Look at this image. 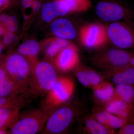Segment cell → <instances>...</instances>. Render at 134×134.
I'll list each match as a JSON object with an SVG mask.
<instances>
[{
  "mask_svg": "<svg viewBox=\"0 0 134 134\" xmlns=\"http://www.w3.org/2000/svg\"><path fill=\"white\" fill-rule=\"evenodd\" d=\"M58 76L57 70L51 63L38 62L33 67L29 82L30 97L44 98L55 84Z\"/></svg>",
  "mask_w": 134,
  "mask_h": 134,
  "instance_id": "1",
  "label": "cell"
},
{
  "mask_svg": "<svg viewBox=\"0 0 134 134\" xmlns=\"http://www.w3.org/2000/svg\"><path fill=\"white\" fill-rule=\"evenodd\" d=\"M51 111L40 107L19 112L9 127L11 134H36L41 133Z\"/></svg>",
  "mask_w": 134,
  "mask_h": 134,
  "instance_id": "2",
  "label": "cell"
},
{
  "mask_svg": "<svg viewBox=\"0 0 134 134\" xmlns=\"http://www.w3.org/2000/svg\"><path fill=\"white\" fill-rule=\"evenodd\" d=\"M79 112L77 105L69 101L55 108L50 113L41 134L65 133L75 122Z\"/></svg>",
  "mask_w": 134,
  "mask_h": 134,
  "instance_id": "3",
  "label": "cell"
},
{
  "mask_svg": "<svg viewBox=\"0 0 134 134\" xmlns=\"http://www.w3.org/2000/svg\"><path fill=\"white\" fill-rule=\"evenodd\" d=\"M74 80L69 76L59 75L53 87L44 97L40 107L52 112L68 103L74 93Z\"/></svg>",
  "mask_w": 134,
  "mask_h": 134,
  "instance_id": "4",
  "label": "cell"
},
{
  "mask_svg": "<svg viewBox=\"0 0 134 134\" xmlns=\"http://www.w3.org/2000/svg\"><path fill=\"white\" fill-rule=\"evenodd\" d=\"M96 12L105 21L134 22V10L119 0H99L96 5Z\"/></svg>",
  "mask_w": 134,
  "mask_h": 134,
  "instance_id": "5",
  "label": "cell"
},
{
  "mask_svg": "<svg viewBox=\"0 0 134 134\" xmlns=\"http://www.w3.org/2000/svg\"><path fill=\"white\" fill-rule=\"evenodd\" d=\"M3 63L5 69L10 77L19 86L29 92L28 85L32 68L27 59L18 53H13L3 57Z\"/></svg>",
  "mask_w": 134,
  "mask_h": 134,
  "instance_id": "6",
  "label": "cell"
},
{
  "mask_svg": "<svg viewBox=\"0 0 134 134\" xmlns=\"http://www.w3.org/2000/svg\"><path fill=\"white\" fill-rule=\"evenodd\" d=\"M134 22H113L106 27L108 39L115 47L123 50L134 48Z\"/></svg>",
  "mask_w": 134,
  "mask_h": 134,
  "instance_id": "7",
  "label": "cell"
},
{
  "mask_svg": "<svg viewBox=\"0 0 134 134\" xmlns=\"http://www.w3.org/2000/svg\"><path fill=\"white\" fill-rule=\"evenodd\" d=\"M131 52L116 48H107L97 53L92 58L96 66L107 70L129 65Z\"/></svg>",
  "mask_w": 134,
  "mask_h": 134,
  "instance_id": "8",
  "label": "cell"
},
{
  "mask_svg": "<svg viewBox=\"0 0 134 134\" xmlns=\"http://www.w3.org/2000/svg\"><path fill=\"white\" fill-rule=\"evenodd\" d=\"M80 38L83 45L88 48H96L103 46L108 39L106 27L93 24L85 26L81 30Z\"/></svg>",
  "mask_w": 134,
  "mask_h": 134,
  "instance_id": "9",
  "label": "cell"
},
{
  "mask_svg": "<svg viewBox=\"0 0 134 134\" xmlns=\"http://www.w3.org/2000/svg\"><path fill=\"white\" fill-rule=\"evenodd\" d=\"M53 60L55 69L61 73H67L75 69L79 63L77 48L70 44L62 49Z\"/></svg>",
  "mask_w": 134,
  "mask_h": 134,
  "instance_id": "10",
  "label": "cell"
},
{
  "mask_svg": "<svg viewBox=\"0 0 134 134\" xmlns=\"http://www.w3.org/2000/svg\"><path fill=\"white\" fill-rule=\"evenodd\" d=\"M3 57L0 55V97H8L25 95L28 91L17 84L6 71L3 63Z\"/></svg>",
  "mask_w": 134,
  "mask_h": 134,
  "instance_id": "11",
  "label": "cell"
},
{
  "mask_svg": "<svg viewBox=\"0 0 134 134\" xmlns=\"http://www.w3.org/2000/svg\"><path fill=\"white\" fill-rule=\"evenodd\" d=\"M104 109L126 122L134 114V104L113 98L106 104Z\"/></svg>",
  "mask_w": 134,
  "mask_h": 134,
  "instance_id": "12",
  "label": "cell"
},
{
  "mask_svg": "<svg viewBox=\"0 0 134 134\" xmlns=\"http://www.w3.org/2000/svg\"><path fill=\"white\" fill-rule=\"evenodd\" d=\"M50 29L55 37L71 40L76 37V31L72 23L68 19L61 18L51 23Z\"/></svg>",
  "mask_w": 134,
  "mask_h": 134,
  "instance_id": "13",
  "label": "cell"
},
{
  "mask_svg": "<svg viewBox=\"0 0 134 134\" xmlns=\"http://www.w3.org/2000/svg\"><path fill=\"white\" fill-rule=\"evenodd\" d=\"M106 75L116 85L126 84L134 86V70L129 65L106 70Z\"/></svg>",
  "mask_w": 134,
  "mask_h": 134,
  "instance_id": "14",
  "label": "cell"
},
{
  "mask_svg": "<svg viewBox=\"0 0 134 134\" xmlns=\"http://www.w3.org/2000/svg\"><path fill=\"white\" fill-rule=\"evenodd\" d=\"M92 116L104 126L114 130L120 129L126 122L124 120L108 112L104 109L94 110Z\"/></svg>",
  "mask_w": 134,
  "mask_h": 134,
  "instance_id": "15",
  "label": "cell"
},
{
  "mask_svg": "<svg viewBox=\"0 0 134 134\" xmlns=\"http://www.w3.org/2000/svg\"><path fill=\"white\" fill-rule=\"evenodd\" d=\"M91 88L95 98L101 104L105 105L113 98L115 88L110 82L104 80Z\"/></svg>",
  "mask_w": 134,
  "mask_h": 134,
  "instance_id": "16",
  "label": "cell"
},
{
  "mask_svg": "<svg viewBox=\"0 0 134 134\" xmlns=\"http://www.w3.org/2000/svg\"><path fill=\"white\" fill-rule=\"evenodd\" d=\"M40 50V46L36 40H30L21 44L18 52L27 59L33 67L38 61H37V56Z\"/></svg>",
  "mask_w": 134,
  "mask_h": 134,
  "instance_id": "17",
  "label": "cell"
},
{
  "mask_svg": "<svg viewBox=\"0 0 134 134\" xmlns=\"http://www.w3.org/2000/svg\"><path fill=\"white\" fill-rule=\"evenodd\" d=\"M84 129L89 134H111L114 130L108 128L98 121L92 116L86 117L84 121Z\"/></svg>",
  "mask_w": 134,
  "mask_h": 134,
  "instance_id": "18",
  "label": "cell"
},
{
  "mask_svg": "<svg viewBox=\"0 0 134 134\" xmlns=\"http://www.w3.org/2000/svg\"><path fill=\"white\" fill-rule=\"evenodd\" d=\"M20 110L13 107L0 108V129H8L16 119Z\"/></svg>",
  "mask_w": 134,
  "mask_h": 134,
  "instance_id": "19",
  "label": "cell"
},
{
  "mask_svg": "<svg viewBox=\"0 0 134 134\" xmlns=\"http://www.w3.org/2000/svg\"><path fill=\"white\" fill-rule=\"evenodd\" d=\"M113 98L134 104V86L126 84L117 85Z\"/></svg>",
  "mask_w": 134,
  "mask_h": 134,
  "instance_id": "20",
  "label": "cell"
},
{
  "mask_svg": "<svg viewBox=\"0 0 134 134\" xmlns=\"http://www.w3.org/2000/svg\"><path fill=\"white\" fill-rule=\"evenodd\" d=\"M59 1L57 0L45 3L41 8V16L44 22L50 23L59 16Z\"/></svg>",
  "mask_w": 134,
  "mask_h": 134,
  "instance_id": "21",
  "label": "cell"
},
{
  "mask_svg": "<svg viewBox=\"0 0 134 134\" xmlns=\"http://www.w3.org/2000/svg\"><path fill=\"white\" fill-rule=\"evenodd\" d=\"M70 44L68 40L55 37L51 41L46 49V57L50 59L53 60L62 49Z\"/></svg>",
  "mask_w": 134,
  "mask_h": 134,
  "instance_id": "22",
  "label": "cell"
},
{
  "mask_svg": "<svg viewBox=\"0 0 134 134\" xmlns=\"http://www.w3.org/2000/svg\"><path fill=\"white\" fill-rule=\"evenodd\" d=\"M29 96L25 95L8 97H0V108L13 107L21 109L28 103Z\"/></svg>",
  "mask_w": 134,
  "mask_h": 134,
  "instance_id": "23",
  "label": "cell"
},
{
  "mask_svg": "<svg viewBox=\"0 0 134 134\" xmlns=\"http://www.w3.org/2000/svg\"><path fill=\"white\" fill-rule=\"evenodd\" d=\"M0 23L5 25L8 31L13 33L16 31L18 29V22L14 16L5 14H1Z\"/></svg>",
  "mask_w": 134,
  "mask_h": 134,
  "instance_id": "24",
  "label": "cell"
},
{
  "mask_svg": "<svg viewBox=\"0 0 134 134\" xmlns=\"http://www.w3.org/2000/svg\"><path fill=\"white\" fill-rule=\"evenodd\" d=\"M91 88L96 86L104 81L103 77L95 70L85 67Z\"/></svg>",
  "mask_w": 134,
  "mask_h": 134,
  "instance_id": "25",
  "label": "cell"
},
{
  "mask_svg": "<svg viewBox=\"0 0 134 134\" xmlns=\"http://www.w3.org/2000/svg\"><path fill=\"white\" fill-rule=\"evenodd\" d=\"M75 75L78 81L83 86L91 88L85 67L78 66L75 69Z\"/></svg>",
  "mask_w": 134,
  "mask_h": 134,
  "instance_id": "26",
  "label": "cell"
},
{
  "mask_svg": "<svg viewBox=\"0 0 134 134\" xmlns=\"http://www.w3.org/2000/svg\"><path fill=\"white\" fill-rule=\"evenodd\" d=\"M118 133L134 134V114L120 129Z\"/></svg>",
  "mask_w": 134,
  "mask_h": 134,
  "instance_id": "27",
  "label": "cell"
},
{
  "mask_svg": "<svg viewBox=\"0 0 134 134\" xmlns=\"http://www.w3.org/2000/svg\"><path fill=\"white\" fill-rule=\"evenodd\" d=\"M3 38L2 46L9 45L13 43V41H16L17 40L16 37L14 36L13 32L8 31L3 36Z\"/></svg>",
  "mask_w": 134,
  "mask_h": 134,
  "instance_id": "28",
  "label": "cell"
},
{
  "mask_svg": "<svg viewBox=\"0 0 134 134\" xmlns=\"http://www.w3.org/2000/svg\"><path fill=\"white\" fill-rule=\"evenodd\" d=\"M40 0H34L31 6L32 10L34 12H37L41 9V3Z\"/></svg>",
  "mask_w": 134,
  "mask_h": 134,
  "instance_id": "29",
  "label": "cell"
},
{
  "mask_svg": "<svg viewBox=\"0 0 134 134\" xmlns=\"http://www.w3.org/2000/svg\"><path fill=\"white\" fill-rule=\"evenodd\" d=\"M34 0H21V5L23 8L31 7Z\"/></svg>",
  "mask_w": 134,
  "mask_h": 134,
  "instance_id": "30",
  "label": "cell"
},
{
  "mask_svg": "<svg viewBox=\"0 0 134 134\" xmlns=\"http://www.w3.org/2000/svg\"><path fill=\"white\" fill-rule=\"evenodd\" d=\"M9 3V0H0V10L7 8Z\"/></svg>",
  "mask_w": 134,
  "mask_h": 134,
  "instance_id": "31",
  "label": "cell"
},
{
  "mask_svg": "<svg viewBox=\"0 0 134 134\" xmlns=\"http://www.w3.org/2000/svg\"><path fill=\"white\" fill-rule=\"evenodd\" d=\"M8 31L4 25L0 23V36H3Z\"/></svg>",
  "mask_w": 134,
  "mask_h": 134,
  "instance_id": "32",
  "label": "cell"
},
{
  "mask_svg": "<svg viewBox=\"0 0 134 134\" xmlns=\"http://www.w3.org/2000/svg\"><path fill=\"white\" fill-rule=\"evenodd\" d=\"M129 65L134 70V50L131 52V56L130 60Z\"/></svg>",
  "mask_w": 134,
  "mask_h": 134,
  "instance_id": "33",
  "label": "cell"
},
{
  "mask_svg": "<svg viewBox=\"0 0 134 134\" xmlns=\"http://www.w3.org/2000/svg\"><path fill=\"white\" fill-rule=\"evenodd\" d=\"M3 48V46L2 45V43H1L0 42V55H1V53L2 52V51Z\"/></svg>",
  "mask_w": 134,
  "mask_h": 134,
  "instance_id": "34",
  "label": "cell"
},
{
  "mask_svg": "<svg viewBox=\"0 0 134 134\" xmlns=\"http://www.w3.org/2000/svg\"><path fill=\"white\" fill-rule=\"evenodd\" d=\"M24 19H26L28 18V16L25 15L24 16Z\"/></svg>",
  "mask_w": 134,
  "mask_h": 134,
  "instance_id": "35",
  "label": "cell"
},
{
  "mask_svg": "<svg viewBox=\"0 0 134 134\" xmlns=\"http://www.w3.org/2000/svg\"><path fill=\"white\" fill-rule=\"evenodd\" d=\"M15 1V0H9L10 2V1Z\"/></svg>",
  "mask_w": 134,
  "mask_h": 134,
  "instance_id": "36",
  "label": "cell"
},
{
  "mask_svg": "<svg viewBox=\"0 0 134 134\" xmlns=\"http://www.w3.org/2000/svg\"><path fill=\"white\" fill-rule=\"evenodd\" d=\"M57 1H60V0H57Z\"/></svg>",
  "mask_w": 134,
  "mask_h": 134,
  "instance_id": "37",
  "label": "cell"
},
{
  "mask_svg": "<svg viewBox=\"0 0 134 134\" xmlns=\"http://www.w3.org/2000/svg\"><path fill=\"white\" fill-rule=\"evenodd\" d=\"M133 25H134V22L133 23Z\"/></svg>",
  "mask_w": 134,
  "mask_h": 134,
  "instance_id": "38",
  "label": "cell"
},
{
  "mask_svg": "<svg viewBox=\"0 0 134 134\" xmlns=\"http://www.w3.org/2000/svg\"></svg>",
  "mask_w": 134,
  "mask_h": 134,
  "instance_id": "39",
  "label": "cell"
},
{
  "mask_svg": "<svg viewBox=\"0 0 134 134\" xmlns=\"http://www.w3.org/2000/svg\"></svg>",
  "mask_w": 134,
  "mask_h": 134,
  "instance_id": "40",
  "label": "cell"
}]
</instances>
